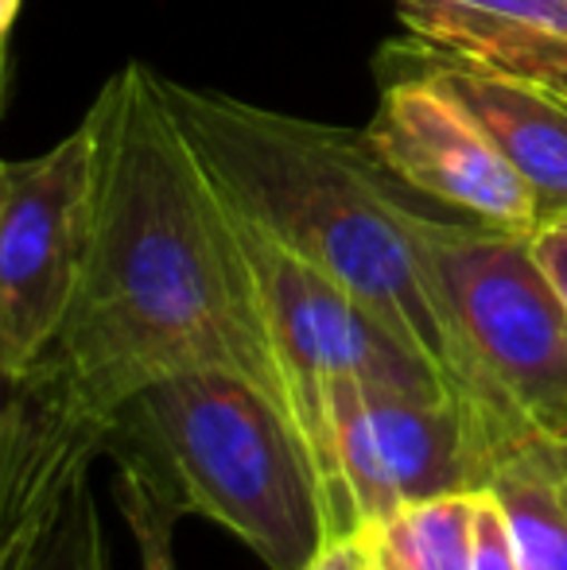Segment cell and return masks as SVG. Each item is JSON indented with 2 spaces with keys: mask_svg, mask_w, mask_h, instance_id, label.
I'll return each mask as SVG.
<instances>
[{
  "mask_svg": "<svg viewBox=\"0 0 567 570\" xmlns=\"http://www.w3.org/2000/svg\"><path fill=\"white\" fill-rule=\"evenodd\" d=\"M86 117L98 136L94 240L75 307L39 361L106 420L167 373L226 368L300 428L237 210L159 75L137 59L117 67Z\"/></svg>",
  "mask_w": 567,
  "mask_h": 570,
  "instance_id": "cell-1",
  "label": "cell"
},
{
  "mask_svg": "<svg viewBox=\"0 0 567 570\" xmlns=\"http://www.w3.org/2000/svg\"><path fill=\"white\" fill-rule=\"evenodd\" d=\"M159 90L222 195L424 357L493 446L498 465L537 446L478 373L428 261L424 214L393 190L397 179L378 164L362 128L276 114L164 75Z\"/></svg>",
  "mask_w": 567,
  "mask_h": 570,
  "instance_id": "cell-2",
  "label": "cell"
},
{
  "mask_svg": "<svg viewBox=\"0 0 567 570\" xmlns=\"http://www.w3.org/2000/svg\"><path fill=\"white\" fill-rule=\"evenodd\" d=\"M121 431L156 454L183 504L229 528L268 570H307L334 540L331 501L295 420L226 368H183L125 404Z\"/></svg>",
  "mask_w": 567,
  "mask_h": 570,
  "instance_id": "cell-3",
  "label": "cell"
},
{
  "mask_svg": "<svg viewBox=\"0 0 567 570\" xmlns=\"http://www.w3.org/2000/svg\"><path fill=\"white\" fill-rule=\"evenodd\" d=\"M439 292L478 373L537 443L567 446V307L529 233L420 218Z\"/></svg>",
  "mask_w": 567,
  "mask_h": 570,
  "instance_id": "cell-4",
  "label": "cell"
},
{
  "mask_svg": "<svg viewBox=\"0 0 567 570\" xmlns=\"http://www.w3.org/2000/svg\"><path fill=\"white\" fill-rule=\"evenodd\" d=\"M237 226H242V237L250 245L253 264H257L273 338L281 350L287 384H292L295 415H300L303 439H307L326 501H331L334 535H350L362 524H358L354 501H350L346 478H342L339 454H334L323 384L334 376H358L365 389H397L428 400L454 396L439 381L436 368L424 357H417L397 334H389L346 287H339L315 264L295 256L242 210H237Z\"/></svg>",
  "mask_w": 567,
  "mask_h": 570,
  "instance_id": "cell-5",
  "label": "cell"
},
{
  "mask_svg": "<svg viewBox=\"0 0 567 570\" xmlns=\"http://www.w3.org/2000/svg\"><path fill=\"white\" fill-rule=\"evenodd\" d=\"M98 203L90 117L55 148L0 164V373H28L82 287Z\"/></svg>",
  "mask_w": 567,
  "mask_h": 570,
  "instance_id": "cell-6",
  "label": "cell"
},
{
  "mask_svg": "<svg viewBox=\"0 0 567 570\" xmlns=\"http://www.w3.org/2000/svg\"><path fill=\"white\" fill-rule=\"evenodd\" d=\"M323 407L362 528L385 524L404 504L486 489L498 470V454L454 400L334 376L323 384Z\"/></svg>",
  "mask_w": 567,
  "mask_h": 570,
  "instance_id": "cell-7",
  "label": "cell"
},
{
  "mask_svg": "<svg viewBox=\"0 0 567 570\" xmlns=\"http://www.w3.org/2000/svg\"><path fill=\"white\" fill-rule=\"evenodd\" d=\"M381 101L362 128L378 164L409 190L482 226L532 233L537 198L478 117L393 47L378 59Z\"/></svg>",
  "mask_w": 567,
  "mask_h": 570,
  "instance_id": "cell-8",
  "label": "cell"
},
{
  "mask_svg": "<svg viewBox=\"0 0 567 570\" xmlns=\"http://www.w3.org/2000/svg\"><path fill=\"white\" fill-rule=\"evenodd\" d=\"M117 428L121 420L86 407L43 361L8 381L0 428V570H36L47 532L82 501L86 470Z\"/></svg>",
  "mask_w": 567,
  "mask_h": 570,
  "instance_id": "cell-9",
  "label": "cell"
},
{
  "mask_svg": "<svg viewBox=\"0 0 567 570\" xmlns=\"http://www.w3.org/2000/svg\"><path fill=\"white\" fill-rule=\"evenodd\" d=\"M393 51L439 78L478 117L532 190L540 222L567 214V82L470 67L412 36L409 43H393Z\"/></svg>",
  "mask_w": 567,
  "mask_h": 570,
  "instance_id": "cell-10",
  "label": "cell"
},
{
  "mask_svg": "<svg viewBox=\"0 0 567 570\" xmlns=\"http://www.w3.org/2000/svg\"><path fill=\"white\" fill-rule=\"evenodd\" d=\"M417 43L470 67L567 82V0H393Z\"/></svg>",
  "mask_w": 567,
  "mask_h": 570,
  "instance_id": "cell-11",
  "label": "cell"
},
{
  "mask_svg": "<svg viewBox=\"0 0 567 570\" xmlns=\"http://www.w3.org/2000/svg\"><path fill=\"white\" fill-rule=\"evenodd\" d=\"M514 532L517 570H567V509L553 473V446L537 443L506 458L490 485Z\"/></svg>",
  "mask_w": 567,
  "mask_h": 570,
  "instance_id": "cell-12",
  "label": "cell"
},
{
  "mask_svg": "<svg viewBox=\"0 0 567 570\" xmlns=\"http://www.w3.org/2000/svg\"><path fill=\"white\" fill-rule=\"evenodd\" d=\"M475 493H447L397 509L381 532L385 551L401 570H470L475 540Z\"/></svg>",
  "mask_w": 567,
  "mask_h": 570,
  "instance_id": "cell-13",
  "label": "cell"
},
{
  "mask_svg": "<svg viewBox=\"0 0 567 570\" xmlns=\"http://www.w3.org/2000/svg\"><path fill=\"white\" fill-rule=\"evenodd\" d=\"M117 462V501H121V517L129 524L133 540H137L140 570H175L172 540H175V520L187 512L175 481L156 462L148 446L133 439V446H121L109 439Z\"/></svg>",
  "mask_w": 567,
  "mask_h": 570,
  "instance_id": "cell-14",
  "label": "cell"
},
{
  "mask_svg": "<svg viewBox=\"0 0 567 570\" xmlns=\"http://www.w3.org/2000/svg\"><path fill=\"white\" fill-rule=\"evenodd\" d=\"M470 570H517L509 517L493 489L475 493V540H470Z\"/></svg>",
  "mask_w": 567,
  "mask_h": 570,
  "instance_id": "cell-15",
  "label": "cell"
},
{
  "mask_svg": "<svg viewBox=\"0 0 567 570\" xmlns=\"http://www.w3.org/2000/svg\"><path fill=\"white\" fill-rule=\"evenodd\" d=\"M529 248L537 268L545 272V279L567 307V214L537 222V229L529 233Z\"/></svg>",
  "mask_w": 567,
  "mask_h": 570,
  "instance_id": "cell-16",
  "label": "cell"
},
{
  "mask_svg": "<svg viewBox=\"0 0 567 570\" xmlns=\"http://www.w3.org/2000/svg\"><path fill=\"white\" fill-rule=\"evenodd\" d=\"M70 556H75L78 570H109L106 548H101V528H98V512H94L90 497L82 493L75 509V535H70Z\"/></svg>",
  "mask_w": 567,
  "mask_h": 570,
  "instance_id": "cell-17",
  "label": "cell"
},
{
  "mask_svg": "<svg viewBox=\"0 0 567 570\" xmlns=\"http://www.w3.org/2000/svg\"><path fill=\"white\" fill-rule=\"evenodd\" d=\"M365 528H370V532H373V556H370V570H401V567H397V559L385 551V543H381V532H378V528H373V524H365Z\"/></svg>",
  "mask_w": 567,
  "mask_h": 570,
  "instance_id": "cell-18",
  "label": "cell"
},
{
  "mask_svg": "<svg viewBox=\"0 0 567 570\" xmlns=\"http://www.w3.org/2000/svg\"><path fill=\"white\" fill-rule=\"evenodd\" d=\"M553 473H556V489H560V501L567 509V446H553Z\"/></svg>",
  "mask_w": 567,
  "mask_h": 570,
  "instance_id": "cell-19",
  "label": "cell"
},
{
  "mask_svg": "<svg viewBox=\"0 0 567 570\" xmlns=\"http://www.w3.org/2000/svg\"><path fill=\"white\" fill-rule=\"evenodd\" d=\"M20 4L23 0H0V36H12V23H16V16H20Z\"/></svg>",
  "mask_w": 567,
  "mask_h": 570,
  "instance_id": "cell-20",
  "label": "cell"
},
{
  "mask_svg": "<svg viewBox=\"0 0 567 570\" xmlns=\"http://www.w3.org/2000/svg\"><path fill=\"white\" fill-rule=\"evenodd\" d=\"M67 570H78V567H75V556H70V567H67Z\"/></svg>",
  "mask_w": 567,
  "mask_h": 570,
  "instance_id": "cell-21",
  "label": "cell"
}]
</instances>
